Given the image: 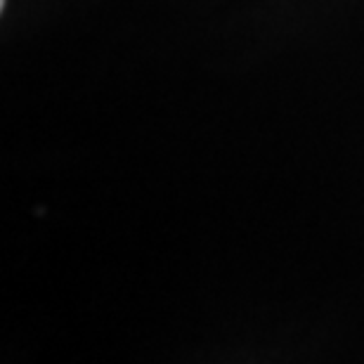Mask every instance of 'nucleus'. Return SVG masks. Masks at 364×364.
I'll return each mask as SVG.
<instances>
[{"instance_id": "obj_1", "label": "nucleus", "mask_w": 364, "mask_h": 364, "mask_svg": "<svg viewBox=\"0 0 364 364\" xmlns=\"http://www.w3.org/2000/svg\"><path fill=\"white\" fill-rule=\"evenodd\" d=\"M5 3H7V0H0V10H5Z\"/></svg>"}]
</instances>
